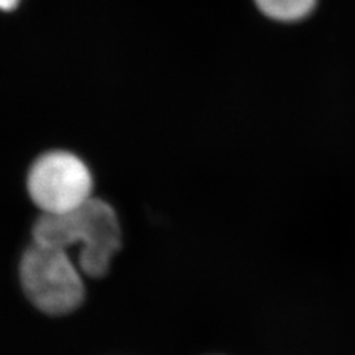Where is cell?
<instances>
[{
    "label": "cell",
    "mask_w": 355,
    "mask_h": 355,
    "mask_svg": "<svg viewBox=\"0 0 355 355\" xmlns=\"http://www.w3.org/2000/svg\"><path fill=\"white\" fill-rule=\"evenodd\" d=\"M35 243L67 250L80 246L79 268L89 277H103L120 249L117 214L104 200L89 198L70 212L42 215L33 228Z\"/></svg>",
    "instance_id": "6da1fadb"
},
{
    "label": "cell",
    "mask_w": 355,
    "mask_h": 355,
    "mask_svg": "<svg viewBox=\"0 0 355 355\" xmlns=\"http://www.w3.org/2000/svg\"><path fill=\"white\" fill-rule=\"evenodd\" d=\"M19 279L30 302L44 314H70L85 299L80 271L58 248L33 241L21 259Z\"/></svg>",
    "instance_id": "7a4b0ae2"
},
{
    "label": "cell",
    "mask_w": 355,
    "mask_h": 355,
    "mask_svg": "<svg viewBox=\"0 0 355 355\" xmlns=\"http://www.w3.org/2000/svg\"><path fill=\"white\" fill-rule=\"evenodd\" d=\"M30 197L43 215H58L92 198V175L77 155L51 151L40 155L28 173Z\"/></svg>",
    "instance_id": "3957f363"
},
{
    "label": "cell",
    "mask_w": 355,
    "mask_h": 355,
    "mask_svg": "<svg viewBox=\"0 0 355 355\" xmlns=\"http://www.w3.org/2000/svg\"><path fill=\"white\" fill-rule=\"evenodd\" d=\"M265 15L277 21H297L305 18L315 6V0H257Z\"/></svg>",
    "instance_id": "277c9868"
},
{
    "label": "cell",
    "mask_w": 355,
    "mask_h": 355,
    "mask_svg": "<svg viewBox=\"0 0 355 355\" xmlns=\"http://www.w3.org/2000/svg\"><path fill=\"white\" fill-rule=\"evenodd\" d=\"M19 0H0V9L2 10H12L17 8Z\"/></svg>",
    "instance_id": "5b68a950"
}]
</instances>
